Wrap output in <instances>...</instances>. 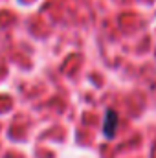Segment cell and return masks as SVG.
I'll use <instances>...</instances> for the list:
<instances>
[{
	"mask_svg": "<svg viewBox=\"0 0 156 158\" xmlns=\"http://www.w3.org/2000/svg\"><path fill=\"white\" fill-rule=\"evenodd\" d=\"M116 129H117V114H116V110L109 109L107 116H105V121H103V134L107 138H114Z\"/></svg>",
	"mask_w": 156,
	"mask_h": 158,
	"instance_id": "obj_1",
	"label": "cell"
}]
</instances>
